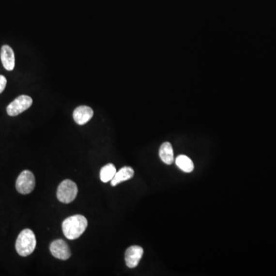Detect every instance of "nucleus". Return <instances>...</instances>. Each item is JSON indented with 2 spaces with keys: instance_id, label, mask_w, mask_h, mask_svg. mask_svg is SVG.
<instances>
[{
  "instance_id": "obj_1",
  "label": "nucleus",
  "mask_w": 276,
  "mask_h": 276,
  "mask_svg": "<svg viewBox=\"0 0 276 276\" xmlns=\"http://www.w3.org/2000/svg\"><path fill=\"white\" fill-rule=\"evenodd\" d=\"M88 227V220L82 215H74L64 219L62 231L64 236L70 240L77 239L85 232Z\"/></svg>"
},
{
  "instance_id": "obj_2",
  "label": "nucleus",
  "mask_w": 276,
  "mask_h": 276,
  "mask_svg": "<svg viewBox=\"0 0 276 276\" xmlns=\"http://www.w3.org/2000/svg\"><path fill=\"white\" fill-rule=\"evenodd\" d=\"M36 247V238L32 230L26 229L19 233L15 243V249L19 256H30Z\"/></svg>"
},
{
  "instance_id": "obj_3",
  "label": "nucleus",
  "mask_w": 276,
  "mask_h": 276,
  "mask_svg": "<svg viewBox=\"0 0 276 276\" xmlns=\"http://www.w3.org/2000/svg\"><path fill=\"white\" fill-rule=\"evenodd\" d=\"M77 186L71 180H64L59 184L57 190V198L63 203H70L77 195Z\"/></svg>"
},
{
  "instance_id": "obj_4",
  "label": "nucleus",
  "mask_w": 276,
  "mask_h": 276,
  "mask_svg": "<svg viewBox=\"0 0 276 276\" xmlns=\"http://www.w3.org/2000/svg\"><path fill=\"white\" fill-rule=\"evenodd\" d=\"M35 186V179L33 173L30 170H24L19 174L15 183L17 191L21 194H29L33 191Z\"/></svg>"
},
{
  "instance_id": "obj_5",
  "label": "nucleus",
  "mask_w": 276,
  "mask_h": 276,
  "mask_svg": "<svg viewBox=\"0 0 276 276\" xmlns=\"http://www.w3.org/2000/svg\"><path fill=\"white\" fill-rule=\"evenodd\" d=\"M31 105H32V98L31 97L28 95L18 96V98H15L8 105L6 111L9 116H17L30 108Z\"/></svg>"
},
{
  "instance_id": "obj_6",
  "label": "nucleus",
  "mask_w": 276,
  "mask_h": 276,
  "mask_svg": "<svg viewBox=\"0 0 276 276\" xmlns=\"http://www.w3.org/2000/svg\"><path fill=\"white\" fill-rule=\"evenodd\" d=\"M50 252L56 259L61 260H67L70 258L71 250L67 244L62 239H56L50 245Z\"/></svg>"
},
{
  "instance_id": "obj_7",
  "label": "nucleus",
  "mask_w": 276,
  "mask_h": 276,
  "mask_svg": "<svg viewBox=\"0 0 276 276\" xmlns=\"http://www.w3.org/2000/svg\"><path fill=\"white\" fill-rule=\"evenodd\" d=\"M144 249L139 245H132L127 248L125 252V262L128 268H135L141 260Z\"/></svg>"
},
{
  "instance_id": "obj_8",
  "label": "nucleus",
  "mask_w": 276,
  "mask_h": 276,
  "mask_svg": "<svg viewBox=\"0 0 276 276\" xmlns=\"http://www.w3.org/2000/svg\"><path fill=\"white\" fill-rule=\"evenodd\" d=\"M0 58L4 68L7 71H13L15 68V54L13 48L8 45H4L1 48Z\"/></svg>"
},
{
  "instance_id": "obj_9",
  "label": "nucleus",
  "mask_w": 276,
  "mask_h": 276,
  "mask_svg": "<svg viewBox=\"0 0 276 276\" xmlns=\"http://www.w3.org/2000/svg\"><path fill=\"white\" fill-rule=\"evenodd\" d=\"M93 115H94V111L92 107L85 106V105L76 107L73 112L74 120L79 125H84L88 123L92 119Z\"/></svg>"
},
{
  "instance_id": "obj_10",
  "label": "nucleus",
  "mask_w": 276,
  "mask_h": 276,
  "mask_svg": "<svg viewBox=\"0 0 276 276\" xmlns=\"http://www.w3.org/2000/svg\"><path fill=\"white\" fill-rule=\"evenodd\" d=\"M135 175V171L131 167H123L122 169H120L114 175L112 181H110L111 186H115L123 181H128L132 178Z\"/></svg>"
},
{
  "instance_id": "obj_11",
  "label": "nucleus",
  "mask_w": 276,
  "mask_h": 276,
  "mask_svg": "<svg viewBox=\"0 0 276 276\" xmlns=\"http://www.w3.org/2000/svg\"><path fill=\"white\" fill-rule=\"evenodd\" d=\"M159 156L164 164L170 165L173 164L174 157H173V147L169 142H164L160 146L159 150Z\"/></svg>"
},
{
  "instance_id": "obj_12",
  "label": "nucleus",
  "mask_w": 276,
  "mask_h": 276,
  "mask_svg": "<svg viewBox=\"0 0 276 276\" xmlns=\"http://www.w3.org/2000/svg\"><path fill=\"white\" fill-rule=\"evenodd\" d=\"M175 161L177 167L185 173H191L194 169L193 161L186 155H180L177 156Z\"/></svg>"
},
{
  "instance_id": "obj_13",
  "label": "nucleus",
  "mask_w": 276,
  "mask_h": 276,
  "mask_svg": "<svg viewBox=\"0 0 276 276\" xmlns=\"http://www.w3.org/2000/svg\"><path fill=\"white\" fill-rule=\"evenodd\" d=\"M116 168L113 164H107L101 168L100 171V179L103 183H107L112 181L114 175L116 173Z\"/></svg>"
},
{
  "instance_id": "obj_14",
  "label": "nucleus",
  "mask_w": 276,
  "mask_h": 276,
  "mask_svg": "<svg viewBox=\"0 0 276 276\" xmlns=\"http://www.w3.org/2000/svg\"><path fill=\"white\" fill-rule=\"evenodd\" d=\"M6 84H7V80L6 77L0 75V94L6 89Z\"/></svg>"
}]
</instances>
